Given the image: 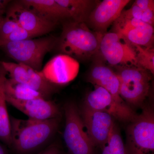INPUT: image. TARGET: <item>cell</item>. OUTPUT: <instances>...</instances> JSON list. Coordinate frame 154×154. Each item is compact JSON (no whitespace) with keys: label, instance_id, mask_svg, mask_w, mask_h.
<instances>
[{"label":"cell","instance_id":"1","mask_svg":"<svg viewBox=\"0 0 154 154\" xmlns=\"http://www.w3.org/2000/svg\"><path fill=\"white\" fill-rule=\"evenodd\" d=\"M103 35L91 30L85 23L70 20L63 23L56 47L60 54L78 61L92 60L99 52Z\"/></svg>","mask_w":154,"mask_h":154},{"label":"cell","instance_id":"2","mask_svg":"<svg viewBox=\"0 0 154 154\" xmlns=\"http://www.w3.org/2000/svg\"><path fill=\"white\" fill-rule=\"evenodd\" d=\"M11 146L18 152L33 151L49 140L59 125V117L45 120L11 117Z\"/></svg>","mask_w":154,"mask_h":154},{"label":"cell","instance_id":"3","mask_svg":"<svg viewBox=\"0 0 154 154\" xmlns=\"http://www.w3.org/2000/svg\"><path fill=\"white\" fill-rule=\"evenodd\" d=\"M114 67L119 79V93L122 99L130 106H141L149 95L151 73L135 66Z\"/></svg>","mask_w":154,"mask_h":154},{"label":"cell","instance_id":"4","mask_svg":"<svg viewBox=\"0 0 154 154\" xmlns=\"http://www.w3.org/2000/svg\"><path fill=\"white\" fill-rule=\"evenodd\" d=\"M57 38L53 36L10 42L1 47L18 63L41 71L45 55L56 47Z\"/></svg>","mask_w":154,"mask_h":154},{"label":"cell","instance_id":"5","mask_svg":"<svg viewBox=\"0 0 154 154\" xmlns=\"http://www.w3.org/2000/svg\"><path fill=\"white\" fill-rule=\"evenodd\" d=\"M126 128L127 154H154V112L145 106L140 114L128 122Z\"/></svg>","mask_w":154,"mask_h":154},{"label":"cell","instance_id":"6","mask_svg":"<svg viewBox=\"0 0 154 154\" xmlns=\"http://www.w3.org/2000/svg\"><path fill=\"white\" fill-rule=\"evenodd\" d=\"M63 138L71 154H93L94 145L88 136L80 110L72 102L65 106Z\"/></svg>","mask_w":154,"mask_h":154},{"label":"cell","instance_id":"7","mask_svg":"<svg viewBox=\"0 0 154 154\" xmlns=\"http://www.w3.org/2000/svg\"><path fill=\"white\" fill-rule=\"evenodd\" d=\"M99 54L106 63L112 66H137L134 47L127 43L119 33L110 31L103 35Z\"/></svg>","mask_w":154,"mask_h":154},{"label":"cell","instance_id":"8","mask_svg":"<svg viewBox=\"0 0 154 154\" xmlns=\"http://www.w3.org/2000/svg\"><path fill=\"white\" fill-rule=\"evenodd\" d=\"M94 86V90L86 96L83 105L108 113L123 122H129L136 115L131 107L125 102H119L104 88Z\"/></svg>","mask_w":154,"mask_h":154},{"label":"cell","instance_id":"9","mask_svg":"<svg viewBox=\"0 0 154 154\" xmlns=\"http://www.w3.org/2000/svg\"><path fill=\"white\" fill-rule=\"evenodd\" d=\"M5 16L16 21L20 27L27 30L34 38L49 33L57 25L56 22L38 16L20 1L9 4Z\"/></svg>","mask_w":154,"mask_h":154},{"label":"cell","instance_id":"10","mask_svg":"<svg viewBox=\"0 0 154 154\" xmlns=\"http://www.w3.org/2000/svg\"><path fill=\"white\" fill-rule=\"evenodd\" d=\"M80 112L86 131L94 146L102 147L115 123L114 118L108 113L84 105Z\"/></svg>","mask_w":154,"mask_h":154},{"label":"cell","instance_id":"11","mask_svg":"<svg viewBox=\"0 0 154 154\" xmlns=\"http://www.w3.org/2000/svg\"><path fill=\"white\" fill-rule=\"evenodd\" d=\"M129 0H103L98 2L86 24L91 30L104 34L120 16Z\"/></svg>","mask_w":154,"mask_h":154},{"label":"cell","instance_id":"12","mask_svg":"<svg viewBox=\"0 0 154 154\" xmlns=\"http://www.w3.org/2000/svg\"><path fill=\"white\" fill-rule=\"evenodd\" d=\"M78 61L68 55L59 54L52 58L41 71L53 85H66L75 79L79 71Z\"/></svg>","mask_w":154,"mask_h":154},{"label":"cell","instance_id":"13","mask_svg":"<svg viewBox=\"0 0 154 154\" xmlns=\"http://www.w3.org/2000/svg\"><path fill=\"white\" fill-rule=\"evenodd\" d=\"M92 60L88 75V82L104 88L116 100L124 102L119 95V81L115 71L106 64L98 52Z\"/></svg>","mask_w":154,"mask_h":154},{"label":"cell","instance_id":"14","mask_svg":"<svg viewBox=\"0 0 154 154\" xmlns=\"http://www.w3.org/2000/svg\"><path fill=\"white\" fill-rule=\"evenodd\" d=\"M6 99L7 103L31 119L45 120L59 117L60 111L58 107L54 102L49 100L39 98L20 101L7 97Z\"/></svg>","mask_w":154,"mask_h":154},{"label":"cell","instance_id":"15","mask_svg":"<svg viewBox=\"0 0 154 154\" xmlns=\"http://www.w3.org/2000/svg\"><path fill=\"white\" fill-rule=\"evenodd\" d=\"M20 2L38 16L49 21L57 23L69 19L66 10L56 0H22Z\"/></svg>","mask_w":154,"mask_h":154},{"label":"cell","instance_id":"16","mask_svg":"<svg viewBox=\"0 0 154 154\" xmlns=\"http://www.w3.org/2000/svg\"><path fill=\"white\" fill-rule=\"evenodd\" d=\"M66 11L69 19L86 23L91 12L99 1L94 0H56Z\"/></svg>","mask_w":154,"mask_h":154},{"label":"cell","instance_id":"17","mask_svg":"<svg viewBox=\"0 0 154 154\" xmlns=\"http://www.w3.org/2000/svg\"><path fill=\"white\" fill-rule=\"evenodd\" d=\"M116 33L134 47L138 45L148 48H154V26L145 24L127 31Z\"/></svg>","mask_w":154,"mask_h":154},{"label":"cell","instance_id":"18","mask_svg":"<svg viewBox=\"0 0 154 154\" xmlns=\"http://www.w3.org/2000/svg\"><path fill=\"white\" fill-rule=\"evenodd\" d=\"M7 72L0 64V141L11 146V121L8 113L4 83Z\"/></svg>","mask_w":154,"mask_h":154},{"label":"cell","instance_id":"19","mask_svg":"<svg viewBox=\"0 0 154 154\" xmlns=\"http://www.w3.org/2000/svg\"><path fill=\"white\" fill-rule=\"evenodd\" d=\"M4 89L6 97L16 100L27 101L39 98L45 99L41 94L29 86L17 82L7 77L4 83Z\"/></svg>","mask_w":154,"mask_h":154},{"label":"cell","instance_id":"20","mask_svg":"<svg viewBox=\"0 0 154 154\" xmlns=\"http://www.w3.org/2000/svg\"><path fill=\"white\" fill-rule=\"evenodd\" d=\"M23 65L29 75L27 85L41 94L45 99L48 100V98L55 91L54 85L48 82L41 71H37Z\"/></svg>","mask_w":154,"mask_h":154},{"label":"cell","instance_id":"21","mask_svg":"<svg viewBox=\"0 0 154 154\" xmlns=\"http://www.w3.org/2000/svg\"><path fill=\"white\" fill-rule=\"evenodd\" d=\"M102 154H127L125 145L118 126L114 123L107 141L102 146Z\"/></svg>","mask_w":154,"mask_h":154},{"label":"cell","instance_id":"22","mask_svg":"<svg viewBox=\"0 0 154 154\" xmlns=\"http://www.w3.org/2000/svg\"><path fill=\"white\" fill-rule=\"evenodd\" d=\"M0 64L3 66L8 75L9 78L17 82L27 85L29 80V75L27 69L21 63L0 61Z\"/></svg>","mask_w":154,"mask_h":154},{"label":"cell","instance_id":"23","mask_svg":"<svg viewBox=\"0 0 154 154\" xmlns=\"http://www.w3.org/2000/svg\"><path fill=\"white\" fill-rule=\"evenodd\" d=\"M136 52L137 66L140 67L154 73V48H148L138 45L134 46Z\"/></svg>","mask_w":154,"mask_h":154},{"label":"cell","instance_id":"24","mask_svg":"<svg viewBox=\"0 0 154 154\" xmlns=\"http://www.w3.org/2000/svg\"><path fill=\"white\" fill-rule=\"evenodd\" d=\"M20 27L15 20L6 16L4 17L0 26V45L7 36Z\"/></svg>","mask_w":154,"mask_h":154},{"label":"cell","instance_id":"25","mask_svg":"<svg viewBox=\"0 0 154 154\" xmlns=\"http://www.w3.org/2000/svg\"><path fill=\"white\" fill-rule=\"evenodd\" d=\"M34 38L31 34L24 28L20 27L8 35L2 42L0 47L3 45L10 42H16Z\"/></svg>","mask_w":154,"mask_h":154},{"label":"cell","instance_id":"26","mask_svg":"<svg viewBox=\"0 0 154 154\" xmlns=\"http://www.w3.org/2000/svg\"><path fill=\"white\" fill-rule=\"evenodd\" d=\"M144 11L133 4L130 8L122 11L119 17L125 19H134L141 20Z\"/></svg>","mask_w":154,"mask_h":154},{"label":"cell","instance_id":"27","mask_svg":"<svg viewBox=\"0 0 154 154\" xmlns=\"http://www.w3.org/2000/svg\"><path fill=\"white\" fill-rule=\"evenodd\" d=\"M134 5L143 10H154V1L153 0H137Z\"/></svg>","mask_w":154,"mask_h":154},{"label":"cell","instance_id":"28","mask_svg":"<svg viewBox=\"0 0 154 154\" xmlns=\"http://www.w3.org/2000/svg\"><path fill=\"white\" fill-rule=\"evenodd\" d=\"M141 21L146 24L154 26V10H147L144 11Z\"/></svg>","mask_w":154,"mask_h":154},{"label":"cell","instance_id":"29","mask_svg":"<svg viewBox=\"0 0 154 154\" xmlns=\"http://www.w3.org/2000/svg\"><path fill=\"white\" fill-rule=\"evenodd\" d=\"M38 154H62L59 147L56 144H51Z\"/></svg>","mask_w":154,"mask_h":154},{"label":"cell","instance_id":"30","mask_svg":"<svg viewBox=\"0 0 154 154\" xmlns=\"http://www.w3.org/2000/svg\"><path fill=\"white\" fill-rule=\"evenodd\" d=\"M11 2L8 0H0V17H4Z\"/></svg>","mask_w":154,"mask_h":154},{"label":"cell","instance_id":"31","mask_svg":"<svg viewBox=\"0 0 154 154\" xmlns=\"http://www.w3.org/2000/svg\"><path fill=\"white\" fill-rule=\"evenodd\" d=\"M0 154H8L5 148L1 143H0Z\"/></svg>","mask_w":154,"mask_h":154},{"label":"cell","instance_id":"32","mask_svg":"<svg viewBox=\"0 0 154 154\" xmlns=\"http://www.w3.org/2000/svg\"><path fill=\"white\" fill-rule=\"evenodd\" d=\"M4 17H0V26H1V24H2V22Z\"/></svg>","mask_w":154,"mask_h":154}]
</instances>
